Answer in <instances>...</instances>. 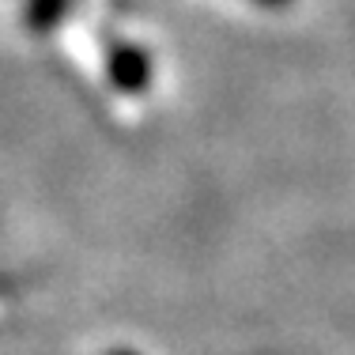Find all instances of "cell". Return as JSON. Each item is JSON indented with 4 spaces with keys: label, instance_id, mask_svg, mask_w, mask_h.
Listing matches in <instances>:
<instances>
[{
    "label": "cell",
    "instance_id": "7a4b0ae2",
    "mask_svg": "<svg viewBox=\"0 0 355 355\" xmlns=\"http://www.w3.org/2000/svg\"><path fill=\"white\" fill-rule=\"evenodd\" d=\"M257 4H268V8H284V4H291V0H257Z\"/></svg>",
    "mask_w": 355,
    "mask_h": 355
},
{
    "label": "cell",
    "instance_id": "6da1fadb",
    "mask_svg": "<svg viewBox=\"0 0 355 355\" xmlns=\"http://www.w3.org/2000/svg\"><path fill=\"white\" fill-rule=\"evenodd\" d=\"M106 69H110L114 87L125 91V95H140V91L148 87V80H151V61L137 46H117L114 53H110Z\"/></svg>",
    "mask_w": 355,
    "mask_h": 355
}]
</instances>
